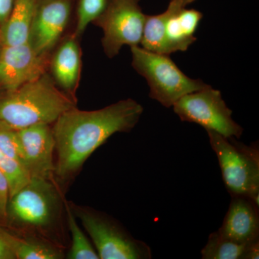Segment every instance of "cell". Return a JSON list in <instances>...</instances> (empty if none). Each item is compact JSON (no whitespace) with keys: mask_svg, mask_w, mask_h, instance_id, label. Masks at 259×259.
Returning <instances> with one entry per match:
<instances>
[{"mask_svg":"<svg viewBox=\"0 0 259 259\" xmlns=\"http://www.w3.org/2000/svg\"><path fill=\"white\" fill-rule=\"evenodd\" d=\"M76 107V100L56 86L49 72L0 96V122L18 131L50 124Z\"/></svg>","mask_w":259,"mask_h":259,"instance_id":"7a4b0ae2","label":"cell"},{"mask_svg":"<svg viewBox=\"0 0 259 259\" xmlns=\"http://www.w3.org/2000/svg\"><path fill=\"white\" fill-rule=\"evenodd\" d=\"M12 248L16 259H60L62 253L47 242L35 238H21L11 234Z\"/></svg>","mask_w":259,"mask_h":259,"instance_id":"ac0fdd59","label":"cell"},{"mask_svg":"<svg viewBox=\"0 0 259 259\" xmlns=\"http://www.w3.org/2000/svg\"><path fill=\"white\" fill-rule=\"evenodd\" d=\"M218 233L236 243L259 241V205L242 196L232 197L231 204Z\"/></svg>","mask_w":259,"mask_h":259,"instance_id":"4fadbf2b","label":"cell"},{"mask_svg":"<svg viewBox=\"0 0 259 259\" xmlns=\"http://www.w3.org/2000/svg\"><path fill=\"white\" fill-rule=\"evenodd\" d=\"M81 224L91 238L101 259H150L151 249L144 242L135 239L107 216L91 211H79Z\"/></svg>","mask_w":259,"mask_h":259,"instance_id":"ba28073f","label":"cell"},{"mask_svg":"<svg viewBox=\"0 0 259 259\" xmlns=\"http://www.w3.org/2000/svg\"><path fill=\"white\" fill-rule=\"evenodd\" d=\"M49 59L39 56L28 42L1 47L0 90L12 91L48 72Z\"/></svg>","mask_w":259,"mask_h":259,"instance_id":"30bf717a","label":"cell"},{"mask_svg":"<svg viewBox=\"0 0 259 259\" xmlns=\"http://www.w3.org/2000/svg\"><path fill=\"white\" fill-rule=\"evenodd\" d=\"M174 111L183 122H192L226 138L239 139L243 128L232 117L222 94L212 87L187 94L173 105Z\"/></svg>","mask_w":259,"mask_h":259,"instance_id":"52a82bcc","label":"cell"},{"mask_svg":"<svg viewBox=\"0 0 259 259\" xmlns=\"http://www.w3.org/2000/svg\"><path fill=\"white\" fill-rule=\"evenodd\" d=\"M79 40L72 32L63 37L51 53L48 67L56 86L75 100L82 68Z\"/></svg>","mask_w":259,"mask_h":259,"instance_id":"7c38bea8","label":"cell"},{"mask_svg":"<svg viewBox=\"0 0 259 259\" xmlns=\"http://www.w3.org/2000/svg\"><path fill=\"white\" fill-rule=\"evenodd\" d=\"M207 133L219 161L223 182L232 197H248L259 205L258 143L247 146L234 137L226 138L210 131Z\"/></svg>","mask_w":259,"mask_h":259,"instance_id":"3957f363","label":"cell"},{"mask_svg":"<svg viewBox=\"0 0 259 259\" xmlns=\"http://www.w3.org/2000/svg\"><path fill=\"white\" fill-rule=\"evenodd\" d=\"M15 3V0H0V29L9 18Z\"/></svg>","mask_w":259,"mask_h":259,"instance_id":"d4e9b609","label":"cell"},{"mask_svg":"<svg viewBox=\"0 0 259 259\" xmlns=\"http://www.w3.org/2000/svg\"><path fill=\"white\" fill-rule=\"evenodd\" d=\"M0 150L10 158L19 162L25 168L23 150L17 131L0 122ZM26 169V168H25Z\"/></svg>","mask_w":259,"mask_h":259,"instance_id":"7402d4cb","label":"cell"},{"mask_svg":"<svg viewBox=\"0 0 259 259\" xmlns=\"http://www.w3.org/2000/svg\"><path fill=\"white\" fill-rule=\"evenodd\" d=\"M0 51H1V47H0Z\"/></svg>","mask_w":259,"mask_h":259,"instance_id":"484cf974","label":"cell"},{"mask_svg":"<svg viewBox=\"0 0 259 259\" xmlns=\"http://www.w3.org/2000/svg\"><path fill=\"white\" fill-rule=\"evenodd\" d=\"M74 0H38L28 42L39 56L50 57L64 37Z\"/></svg>","mask_w":259,"mask_h":259,"instance_id":"9c48e42d","label":"cell"},{"mask_svg":"<svg viewBox=\"0 0 259 259\" xmlns=\"http://www.w3.org/2000/svg\"><path fill=\"white\" fill-rule=\"evenodd\" d=\"M25 166L30 178L50 180L55 170V141L50 124H37L17 131Z\"/></svg>","mask_w":259,"mask_h":259,"instance_id":"8fae6325","label":"cell"},{"mask_svg":"<svg viewBox=\"0 0 259 259\" xmlns=\"http://www.w3.org/2000/svg\"><path fill=\"white\" fill-rule=\"evenodd\" d=\"M169 15L168 8L161 14L146 15L141 47L156 54L169 55L166 38V23Z\"/></svg>","mask_w":259,"mask_h":259,"instance_id":"e0dca14e","label":"cell"},{"mask_svg":"<svg viewBox=\"0 0 259 259\" xmlns=\"http://www.w3.org/2000/svg\"><path fill=\"white\" fill-rule=\"evenodd\" d=\"M140 0H107L101 14L93 22L102 29V45L110 59L118 55L124 46L137 47L141 44L146 15Z\"/></svg>","mask_w":259,"mask_h":259,"instance_id":"8992f818","label":"cell"},{"mask_svg":"<svg viewBox=\"0 0 259 259\" xmlns=\"http://www.w3.org/2000/svg\"><path fill=\"white\" fill-rule=\"evenodd\" d=\"M143 112L144 107L133 99L93 111L74 107L65 112L52 126L56 175L66 178L76 173L112 135L134 129Z\"/></svg>","mask_w":259,"mask_h":259,"instance_id":"6da1fadb","label":"cell"},{"mask_svg":"<svg viewBox=\"0 0 259 259\" xmlns=\"http://www.w3.org/2000/svg\"><path fill=\"white\" fill-rule=\"evenodd\" d=\"M38 0H15L6 23L0 29V47L28 42Z\"/></svg>","mask_w":259,"mask_h":259,"instance_id":"9a60e30c","label":"cell"},{"mask_svg":"<svg viewBox=\"0 0 259 259\" xmlns=\"http://www.w3.org/2000/svg\"><path fill=\"white\" fill-rule=\"evenodd\" d=\"M107 0H77L76 24L73 35L81 38L88 25L93 23L106 7Z\"/></svg>","mask_w":259,"mask_h":259,"instance_id":"ffe728a7","label":"cell"},{"mask_svg":"<svg viewBox=\"0 0 259 259\" xmlns=\"http://www.w3.org/2000/svg\"><path fill=\"white\" fill-rule=\"evenodd\" d=\"M59 199L50 180L30 178L10 197L6 220L23 229L49 228L57 216Z\"/></svg>","mask_w":259,"mask_h":259,"instance_id":"5b68a950","label":"cell"},{"mask_svg":"<svg viewBox=\"0 0 259 259\" xmlns=\"http://www.w3.org/2000/svg\"><path fill=\"white\" fill-rule=\"evenodd\" d=\"M67 221L71 235V245L67 258L69 259H99L95 247L83 233L76 221L72 211L67 208Z\"/></svg>","mask_w":259,"mask_h":259,"instance_id":"d6986e66","label":"cell"},{"mask_svg":"<svg viewBox=\"0 0 259 259\" xmlns=\"http://www.w3.org/2000/svg\"><path fill=\"white\" fill-rule=\"evenodd\" d=\"M0 171L4 174L9 182L10 197L28 183L30 180V175L27 170L19 162L10 158L1 150Z\"/></svg>","mask_w":259,"mask_h":259,"instance_id":"44dd1931","label":"cell"},{"mask_svg":"<svg viewBox=\"0 0 259 259\" xmlns=\"http://www.w3.org/2000/svg\"><path fill=\"white\" fill-rule=\"evenodd\" d=\"M132 66L147 81L149 97L169 108L187 94L207 88L200 79H191L168 55L156 54L140 46L131 47Z\"/></svg>","mask_w":259,"mask_h":259,"instance_id":"277c9868","label":"cell"},{"mask_svg":"<svg viewBox=\"0 0 259 259\" xmlns=\"http://www.w3.org/2000/svg\"><path fill=\"white\" fill-rule=\"evenodd\" d=\"M185 0H170L169 15L166 23V38L169 55L177 51H186L197 40L196 30L203 15L194 9H187Z\"/></svg>","mask_w":259,"mask_h":259,"instance_id":"5bb4252c","label":"cell"},{"mask_svg":"<svg viewBox=\"0 0 259 259\" xmlns=\"http://www.w3.org/2000/svg\"><path fill=\"white\" fill-rule=\"evenodd\" d=\"M10 197V185L4 174L0 171V219L6 220Z\"/></svg>","mask_w":259,"mask_h":259,"instance_id":"603a6c76","label":"cell"},{"mask_svg":"<svg viewBox=\"0 0 259 259\" xmlns=\"http://www.w3.org/2000/svg\"><path fill=\"white\" fill-rule=\"evenodd\" d=\"M201 253L203 259H258L259 241L248 244L236 243L224 238L217 231L209 235Z\"/></svg>","mask_w":259,"mask_h":259,"instance_id":"2e32d148","label":"cell"},{"mask_svg":"<svg viewBox=\"0 0 259 259\" xmlns=\"http://www.w3.org/2000/svg\"><path fill=\"white\" fill-rule=\"evenodd\" d=\"M10 238L11 233L0 227V259H16Z\"/></svg>","mask_w":259,"mask_h":259,"instance_id":"cb8c5ba5","label":"cell"}]
</instances>
